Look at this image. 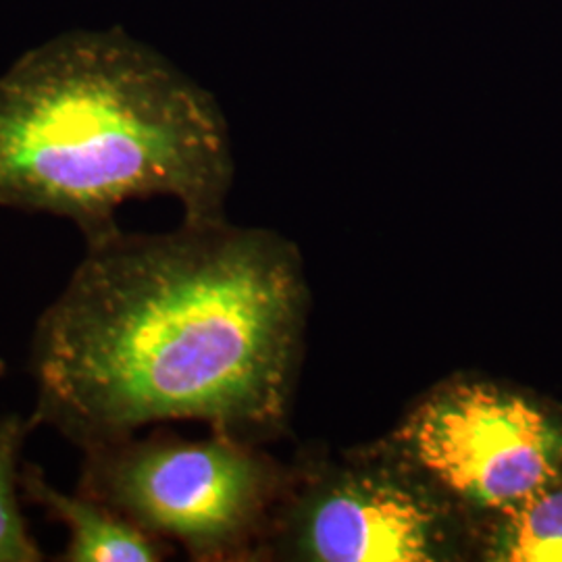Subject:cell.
I'll return each instance as SVG.
<instances>
[{"label":"cell","instance_id":"1","mask_svg":"<svg viewBox=\"0 0 562 562\" xmlns=\"http://www.w3.org/2000/svg\"><path fill=\"white\" fill-rule=\"evenodd\" d=\"M299 278L257 232L186 222L86 244L36 323V422L81 450L150 423L267 427L285 404Z\"/></svg>","mask_w":562,"mask_h":562},{"label":"cell","instance_id":"2","mask_svg":"<svg viewBox=\"0 0 562 562\" xmlns=\"http://www.w3.org/2000/svg\"><path fill=\"white\" fill-rule=\"evenodd\" d=\"M232 173L217 101L121 27L59 34L0 76V206L76 223L86 244L150 196L222 220Z\"/></svg>","mask_w":562,"mask_h":562},{"label":"cell","instance_id":"3","mask_svg":"<svg viewBox=\"0 0 562 562\" xmlns=\"http://www.w3.org/2000/svg\"><path fill=\"white\" fill-rule=\"evenodd\" d=\"M78 492L196 557L238 548L267 492L261 461L229 438L181 442L134 436L83 448Z\"/></svg>","mask_w":562,"mask_h":562},{"label":"cell","instance_id":"4","mask_svg":"<svg viewBox=\"0 0 562 562\" xmlns=\"http://www.w3.org/2000/svg\"><path fill=\"white\" fill-rule=\"evenodd\" d=\"M406 443L450 492L501 513L562 473V423L485 385H461L427 402Z\"/></svg>","mask_w":562,"mask_h":562},{"label":"cell","instance_id":"5","mask_svg":"<svg viewBox=\"0 0 562 562\" xmlns=\"http://www.w3.org/2000/svg\"><path fill=\"white\" fill-rule=\"evenodd\" d=\"M438 517L396 485L359 482L331 492L313 510L308 546L325 562L431 561Z\"/></svg>","mask_w":562,"mask_h":562},{"label":"cell","instance_id":"6","mask_svg":"<svg viewBox=\"0 0 562 562\" xmlns=\"http://www.w3.org/2000/svg\"><path fill=\"white\" fill-rule=\"evenodd\" d=\"M20 490L27 503L69 529V543L57 561L155 562L165 554L157 536L81 492L63 494L34 462L21 464Z\"/></svg>","mask_w":562,"mask_h":562},{"label":"cell","instance_id":"7","mask_svg":"<svg viewBox=\"0 0 562 562\" xmlns=\"http://www.w3.org/2000/svg\"><path fill=\"white\" fill-rule=\"evenodd\" d=\"M487 552L492 561L562 562V473L504 510Z\"/></svg>","mask_w":562,"mask_h":562},{"label":"cell","instance_id":"8","mask_svg":"<svg viewBox=\"0 0 562 562\" xmlns=\"http://www.w3.org/2000/svg\"><path fill=\"white\" fill-rule=\"evenodd\" d=\"M36 425L34 415H0V562L44 561L20 506L21 450Z\"/></svg>","mask_w":562,"mask_h":562},{"label":"cell","instance_id":"9","mask_svg":"<svg viewBox=\"0 0 562 562\" xmlns=\"http://www.w3.org/2000/svg\"><path fill=\"white\" fill-rule=\"evenodd\" d=\"M2 375H4V361L0 359V378H2Z\"/></svg>","mask_w":562,"mask_h":562}]
</instances>
